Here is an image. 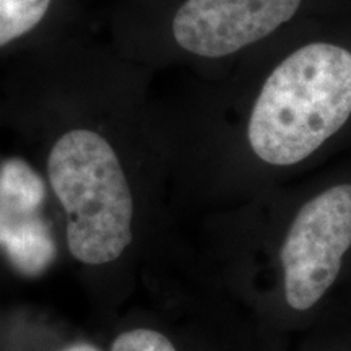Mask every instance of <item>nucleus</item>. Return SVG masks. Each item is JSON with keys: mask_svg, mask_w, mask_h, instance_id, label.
Masks as SVG:
<instances>
[{"mask_svg": "<svg viewBox=\"0 0 351 351\" xmlns=\"http://www.w3.org/2000/svg\"><path fill=\"white\" fill-rule=\"evenodd\" d=\"M350 116L351 51L311 43L263 83L249 121V145L263 163L293 166L314 155Z\"/></svg>", "mask_w": 351, "mask_h": 351, "instance_id": "nucleus-1", "label": "nucleus"}, {"mask_svg": "<svg viewBox=\"0 0 351 351\" xmlns=\"http://www.w3.org/2000/svg\"><path fill=\"white\" fill-rule=\"evenodd\" d=\"M51 187L67 213V244L83 263L116 261L132 241L134 200L116 152L96 132L70 130L47 161Z\"/></svg>", "mask_w": 351, "mask_h": 351, "instance_id": "nucleus-2", "label": "nucleus"}, {"mask_svg": "<svg viewBox=\"0 0 351 351\" xmlns=\"http://www.w3.org/2000/svg\"><path fill=\"white\" fill-rule=\"evenodd\" d=\"M285 302L313 313L337 289L351 258V184L320 191L306 202L280 245Z\"/></svg>", "mask_w": 351, "mask_h": 351, "instance_id": "nucleus-3", "label": "nucleus"}, {"mask_svg": "<svg viewBox=\"0 0 351 351\" xmlns=\"http://www.w3.org/2000/svg\"><path fill=\"white\" fill-rule=\"evenodd\" d=\"M302 0H187L173 21L182 49L225 57L267 38L296 15Z\"/></svg>", "mask_w": 351, "mask_h": 351, "instance_id": "nucleus-4", "label": "nucleus"}, {"mask_svg": "<svg viewBox=\"0 0 351 351\" xmlns=\"http://www.w3.org/2000/svg\"><path fill=\"white\" fill-rule=\"evenodd\" d=\"M0 252L23 275H39L56 257V243L38 208L0 204Z\"/></svg>", "mask_w": 351, "mask_h": 351, "instance_id": "nucleus-5", "label": "nucleus"}, {"mask_svg": "<svg viewBox=\"0 0 351 351\" xmlns=\"http://www.w3.org/2000/svg\"><path fill=\"white\" fill-rule=\"evenodd\" d=\"M51 0H0V49L36 28Z\"/></svg>", "mask_w": 351, "mask_h": 351, "instance_id": "nucleus-6", "label": "nucleus"}, {"mask_svg": "<svg viewBox=\"0 0 351 351\" xmlns=\"http://www.w3.org/2000/svg\"><path fill=\"white\" fill-rule=\"evenodd\" d=\"M111 351H176V348L163 333L148 328H135L121 333L114 340Z\"/></svg>", "mask_w": 351, "mask_h": 351, "instance_id": "nucleus-7", "label": "nucleus"}, {"mask_svg": "<svg viewBox=\"0 0 351 351\" xmlns=\"http://www.w3.org/2000/svg\"><path fill=\"white\" fill-rule=\"evenodd\" d=\"M62 351H99L96 346L93 345H88V343H77V345H72L69 346V348H65Z\"/></svg>", "mask_w": 351, "mask_h": 351, "instance_id": "nucleus-8", "label": "nucleus"}]
</instances>
